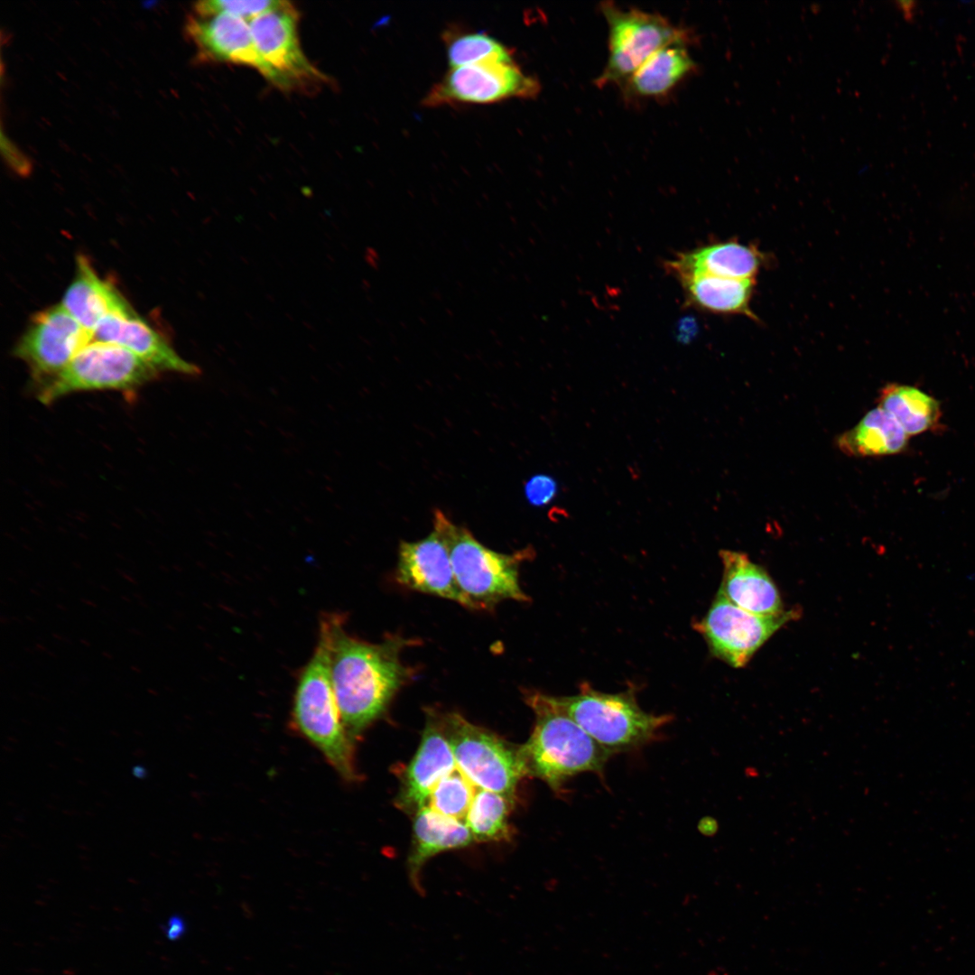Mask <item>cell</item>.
I'll list each match as a JSON object with an SVG mask.
<instances>
[{"label":"cell","instance_id":"16","mask_svg":"<svg viewBox=\"0 0 975 975\" xmlns=\"http://www.w3.org/2000/svg\"><path fill=\"white\" fill-rule=\"evenodd\" d=\"M92 340L119 345L132 351L158 372H172L189 376L200 375V368L181 357L143 319L130 310L105 317L93 332Z\"/></svg>","mask_w":975,"mask_h":975},{"label":"cell","instance_id":"4","mask_svg":"<svg viewBox=\"0 0 975 975\" xmlns=\"http://www.w3.org/2000/svg\"><path fill=\"white\" fill-rule=\"evenodd\" d=\"M433 529L445 542L458 585L474 609H491L506 599L529 600L520 586L519 567L534 555L532 549L495 552L440 510L434 513Z\"/></svg>","mask_w":975,"mask_h":975},{"label":"cell","instance_id":"14","mask_svg":"<svg viewBox=\"0 0 975 975\" xmlns=\"http://www.w3.org/2000/svg\"><path fill=\"white\" fill-rule=\"evenodd\" d=\"M184 31L200 61L228 62L255 69L265 79L267 68L258 54L249 22L227 14L189 16Z\"/></svg>","mask_w":975,"mask_h":975},{"label":"cell","instance_id":"15","mask_svg":"<svg viewBox=\"0 0 975 975\" xmlns=\"http://www.w3.org/2000/svg\"><path fill=\"white\" fill-rule=\"evenodd\" d=\"M456 760L440 714L428 713L419 748L408 765L397 797V806L416 813L427 806L436 785L456 770Z\"/></svg>","mask_w":975,"mask_h":975},{"label":"cell","instance_id":"18","mask_svg":"<svg viewBox=\"0 0 975 975\" xmlns=\"http://www.w3.org/2000/svg\"><path fill=\"white\" fill-rule=\"evenodd\" d=\"M61 304L92 335L107 315L132 310L119 292L102 280L83 255L77 259L75 276Z\"/></svg>","mask_w":975,"mask_h":975},{"label":"cell","instance_id":"9","mask_svg":"<svg viewBox=\"0 0 975 975\" xmlns=\"http://www.w3.org/2000/svg\"><path fill=\"white\" fill-rule=\"evenodd\" d=\"M539 80L515 60L484 61L450 69L422 100L426 107L459 104H493L511 98L532 99Z\"/></svg>","mask_w":975,"mask_h":975},{"label":"cell","instance_id":"10","mask_svg":"<svg viewBox=\"0 0 975 975\" xmlns=\"http://www.w3.org/2000/svg\"><path fill=\"white\" fill-rule=\"evenodd\" d=\"M298 14L290 5L255 17L249 22L259 56L267 68L266 79L286 90L311 91L328 82L302 50Z\"/></svg>","mask_w":975,"mask_h":975},{"label":"cell","instance_id":"31","mask_svg":"<svg viewBox=\"0 0 975 975\" xmlns=\"http://www.w3.org/2000/svg\"><path fill=\"white\" fill-rule=\"evenodd\" d=\"M162 930L165 933L167 939L170 941H176L186 933L187 925L181 915L174 914L171 915L167 924L162 926Z\"/></svg>","mask_w":975,"mask_h":975},{"label":"cell","instance_id":"19","mask_svg":"<svg viewBox=\"0 0 975 975\" xmlns=\"http://www.w3.org/2000/svg\"><path fill=\"white\" fill-rule=\"evenodd\" d=\"M473 840L465 822L444 816L428 806L420 809L414 817L413 840L407 860L413 888L420 896H424L420 876L423 865L431 857L447 850L468 846Z\"/></svg>","mask_w":975,"mask_h":975},{"label":"cell","instance_id":"34","mask_svg":"<svg viewBox=\"0 0 975 975\" xmlns=\"http://www.w3.org/2000/svg\"><path fill=\"white\" fill-rule=\"evenodd\" d=\"M709 975H729L725 970L719 969L711 970Z\"/></svg>","mask_w":975,"mask_h":975},{"label":"cell","instance_id":"6","mask_svg":"<svg viewBox=\"0 0 975 975\" xmlns=\"http://www.w3.org/2000/svg\"><path fill=\"white\" fill-rule=\"evenodd\" d=\"M160 372L119 345L92 340L68 366L38 389L37 398L51 404L70 394L112 390L132 394Z\"/></svg>","mask_w":975,"mask_h":975},{"label":"cell","instance_id":"22","mask_svg":"<svg viewBox=\"0 0 975 975\" xmlns=\"http://www.w3.org/2000/svg\"><path fill=\"white\" fill-rule=\"evenodd\" d=\"M676 276L688 303L713 313L744 314L755 318L749 308L754 279H731L706 274Z\"/></svg>","mask_w":975,"mask_h":975},{"label":"cell","instance_id":"1","mask_svg":"<svg viewBox=\"0 0 975 975\" xmlns=\"http://www.w3.org/2000/svg\"><path fill=\"white\" fill-rule=\"evenodd\" d=\"M330 638V676L344 726L353 739L383 715L413 675L400 659L413 643L390 635L369 643L348 634L345 616L325 613Z\"/></svg>","mask_w":975,"mask_h":975},{"label":"cell","instance_id":"13","mask_svg":"<svg viewBox=\"0 0 975 975\" xmlns=\"http://www.w3.org/2000/svg\"><path fill=\"white\" fill-rule=\"evenodd\" d=\"M395 578L410 590L474 609L458 585L447 545L434 529L422 540L400 543Z\"/></svg>","mask_w":975,"mask_h":975},{"label":"cell","instance_id":"12","mask_svg":"<svg viewBox=\"0 0 975 975\" xmlns=\"http://www.w3.org/2000/svg\"><path fill=\"white\" fill-rule=\"evenodd\" d=\"M92 339L62 304L53 305L32 318L14 353L27 365L39 389L60 373Z\"/></svg>","mask_w":975,"mask_h":975},{"label":"cell","instance_id":"3","mask_svg":"<svg viewBox=\"0 0 975 975\" xmlns=\"http://www.w3.org/2000/svg\"><path fill=\"white\" fill-rule=\"evenodd\" d=\"M525 701L535 714L533 732L520 747L529 775L557 791L577 775L603 773L612 755L562 711L551 695L534 692Z\"/></svg>","mask_w":975,"mask_h":975},{"label":"cell","instance_id":"25","mask_svg":"<svg viewBox=\"0 0 975 975\" xmlns=\"http://www.w3.org/2000/svg\"><path fill=\"white\" fill-rule=\"evenodd\" d=\"M450 69L484 62L513 61V52L484 32L448 29L442 34Z\"/></svg>","mask_w":975,"mask_h":975},{"label":"cell","instance_id":"17","mask_svg":"<svg viewBox=\"0 0 975 975\" xmlns=\"http://www.w3.org/2000/svg\"><path fill=\"white\" fill-rule=\"evenodd\" d=\"M722 582L718 593L755 615L778 616L785 611L777 587L768 573L743 552L722 550Z\"/></svg>","mask_w":975,"mask_h":975},{"label":"cell","instance_id":"20","mask_svg":"<svg viewBox=\"0 0 975 975\" xmlns=\"http://www.w3.org/2000/svg\"><path fill=\"white\" fill-rule=\"evenodd\" d=\"M764 257L755 247L737 242L709 245L678 255L667 263L674 274H706L731 279H754Z\"/></svg>","mask_w":975,"mask_h":975},{"label":"cell","instance_id":"32","mask_svg":"<svg viewBox=\"0 0 975 975\" xmlns=\"http://www.w3.org/2000/svg\"><path fill=\"white\" fill-rule=\"evenodd\" d=\"M895 6L900 12L903 18L907 22H912L917 12V2L915 1H895Z\"/></svg>","mask_w":975,"mask_h":975},{"label":"cell","instance_id":"28","mask_svg":"<svg viewBox=\"0 0 975 975\" xmlns=\"http://www.w3.org/2000/svg\"><path fill=\"white\" fill-rule=\"evenodd\" d=\"M290 5H292L290 2L280 0H206L196 3L193 9L195 14L201 17L227 14L246 21H251L259 15L287 7Z\"/></svg>","mask_w":975,"mask_h":975},{"label":"cell","instance_id":"5","mask_svg":"<svg viewBox=\"0 0 975 975\" xmlns=\"http://www.w3.org/2000/svg\"><path fill=\"white\" fill-rule=\"evenodd\" d=\"M553 703L612 756L650 743L672 720L645 711L633 693H606L583 683L579 693L551 696Z\"/></svg>","mask_w":975,"mask_h":975},{"label":"cell","instance_id":"26","mask_svg":"<svg viewBox=\"0 0 975 975\" xmlns=\"http://www.w3.org/2000/svg\"><path fill=\"white\" fill-rule=\"evenodd\" d=\"M513 800L488 790L478 789L465 819L474 840H505L510 835L508 814Z\"/></svg>","mask_w":975,"mask_h":975},{"label":"cell","instance_id":"30","mask_svg":"<svg viewBox=\"0 0 975 975\" xmlns=\"http://www.w3.org/2000/svg\"><path fill=\"white\" fill-rule=\"evenodd\" d=\"M1 150L9 168L20 176H27L32 169L31 160L2 131Z\"/></svg>","mask_w":975,"mask_h":975},{"label":"cell","instance_id":"8","mask_svg":"<svg viewBox=\"0 0 975 975\" xmlns=\"http://www.w3.org/2000/svg\"><path fill=\"white\" fill-rule=\"evenodd\" d=\"M608 29V55L599 87L624 84L655 51L675 42H688L687 30L664 16L639 9H623L612 2L600 4Z\"/></svg>","mask_w":975,"mask_h":975},{"label":"cell","instance_id":"21","mask_svg":"<svg viewBox=\"0 0 975 975\" xmlns=\"http://www.w3.org/2000/svg\"><path fill=\"white\" fill-rule=\"evenodd\" d=\"M670 43L651 55L623 84L627 96L659 98L697 70L686 43Z\"/></svg>","mask_w":975,"mask_h":975},{"label":"cell","instance_id":"2","mask_svg":"<svg viewBox=\"0 0 975 975\" xmlns=\"http://www.w3.org/2000/svg\"><path fill=\"white\" fill-rule=\"evenodd\" d=\"M291 714L294 729L339 775L356 780L353 739L344 726L333 690L330 631L322 616L313 654L297 675Z\"/></svg>","mask_w":975,"mask_h":975},{"label":"cell","instance_id":"7","mask_svg":"<svg viewBox=\"0 0 975 975\" xmlns=\"http://www.w3.org/2000/svg\"><path fill=\"white\" fill-rule=\"evenodd\" d=\"M457 767L478 789L513 800L519 781L528 774L520 747L515 748L456 712L440 714Z\"/></svg>","mask_w":975,"mask_h":975},{"label":"cell","instance_id":"24","mask_svg":"<svg viewBox=\"0 0 975 975\" xmlns=\"http://www.w3.org/2000/svg\"><path fill=\"white\" fill-rule=\"evenodd\" d=\"M878 402L879 407L887 412L908 436L932 430L941 418L938 401L913 386L887 385L881 389Z\"/></svg>","mask_w":975,"mask_h":975},{"label":"cell","instance_id":"27","mask_svg":"<svg viewBox=\"0 0 975 975\" xmlns=\"http://www.w3.org/2000/svg\"><path fill=\"white\" fill-rule=\"evenodd\" d=\"M474 794L473 785L455 770L436 785L427 806L444 816L465 822Z\"/></svg>","mask_w":975,"mask_h":975},{"label":"cell","instance_id":"33","mask_svg":"<svg viewBox=\"0 0 975 975\" xmlns=\"http://www.w3.org/2000/svg\"><path fill=\"white\" fill-rule=\"evenodd\" d=\"M132 773H133V775H135V777H137V778H139V779H144V777L146 776V775H147V771H146V768H145V767H144V766H141V765H136V766H134V767L132 768Z\"/></svg>","mask_w":975,"mask_h":975},{"label":"cell","instance_id":"23","mask_svg":"<svg viewBox=\"0 0 975 975\" xmlns=\"http://www.w3.org/2000/svg\"><path fill=\"white\" fill-rule=\"evenodd\" d=\"M908 435L884 409L870 410L860 422L838 438V447L851 456H884L901 452Z\"/></svg>","mask_w":975,"mask_h":975},{"label":"cell","instance_id":"29","mask_svg":"<svg viewBox=\"0 0 975 975\" xmlns=\"http://www.w3.org/2000/svg\"><path fill=\"white\" fill-rule=\"evenodd\" d=\"M525 493L530 504L537 506H545L555 497L557 484L549 476L536 475L526 482Z\"/></svg>","mask_w":975,"mask_h":975},{"label":"cell","instance_id":"11","mask_svg":"<svg viewBox=\"0 0 975 975\" xmlns=\"http://www.w3.org/2000/svg\"><path fill=\"white\" fill-rule=\"evenodd\" d=\"M798 614L792 609L778 616L755 615L717 593L708 613L694 627L703 636L715 657L739 668L745 666L778 629Z\"/></svg>","mask_w":975,"mask_h":975}]
</instances>
